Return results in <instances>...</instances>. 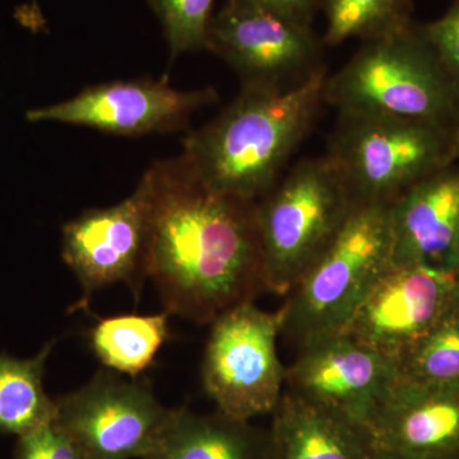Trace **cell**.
I'll list each match as a JSON object with an SVG mask.
<instances>
[{
	"mask_svg": "<svg viewBox=\"0 0 459 459\" xmlns=\"http://www.w3.org/2000/svg\"><path fill=\"white\" fill-rule=\"evenodd\" d=\"M150 202L148 279L165 312L198 325L265 290L258 202L214 192L183 155L144 172Z\"/></svg>",
	"mask_w": 459,
	"mask_h": 459,
	"instance_id": "6da1fadb",
	"label": "cell"
},
{
	"mask_svg": "<svg viewBox=\"0 0 459 459\" xmlns=\"http://www.w3.org/2000/svg\"><path fill=\"white\" fill-rule=\"evenodd\" d=\"M327 80L325 66L285 92L241 87L221 113L186 135L181 155L214 192L258 202L312 131Z\"/></svg>",
	"mask_w": 459,
	"mask_h": 459,
	"instance_id": "7a4b0ae2",
	"label": "cell"
},
{
	"mask_svg": "<svg viewBox=\"0 0 459 459\" xmlns=\"http://www.w3.org/2000/svg\"><path fill=\"white\" fill-rule=\"evenodd\" d=\"M325 102L338 113L383 115L459 131V89L415 22L362 41L328 75Z\"/></svg>",
	"mask_w": 459,
	"mask_h": 459,
	"instance_id": "3957f363",
	"label": "cell"
},
{
	"mask_svg": "<svg viewBox=\"0 0 459 459\" xmlns=\"http://www.w3.org/2000/svg\"><path fill=\"white\" fill-rule=\"evenodd\" d=\"M392 264L391 204L353 205L331 246L285 296L281 337L298 352L342 333Z\"/></svg>",
	"mask_w": 459,
	"mask_h": 459,
	"instance_id": "277c9868",
	"label": "cell"
},
{
	"mask_svg": "<svg viewBox=\"0 0 459 459\" xmlns=\"http://www.w3.org/2000/svg\"><path fill=\"white\" fill-rule=\"evenodd\" d=\"M325 156L355 204H392L404 190L458 161L457 132L437 124L338 113Z\"/></svg>",
	"mask_w": 459,
	"mask_h": 459,
	"instance_id": "5b68a950",
	"label": "cell"
},
{
	"mask_svg": "<svg viewBox=\"0 0 459 459\" xmlns=\"http://www.w3.org/2000/svg\"><path fill=\"white\" fill-rule=\"evenodd\" d=\"M353 205L327 156L296 164L258 201L267 292L286 296L331 246Z\"/></svg>",
	"mask_w": 459,
	"mask_h": 459,
	"instance_id": "8992f818",
	"label": "cell"
},
{
	"mask_svg": "<svg viewBox=\"0 0 459 459\" xmlns=\"http://www.w3.org/2000/svg\"><path fill=\"white\" fill-rule=\"evenodd\" d=\"M202 382L216 410L252 421L272 415L285 392L286 368L280 360V310L264 312L255 301L231 307L211 323Z\"/></svg>",
	"mask_w": 459,
	"mask_h": 459,
	"instance_id": "52a82bcc",
	"label": "cell"
},
{
	"mask_svg": "<svg viewBox=\"0 0 459 459\" xmlns=\"http://www.w3.org/2000/svg\"><path fill=\"white\" fill-rule=\"evenodd\" d=\"M175 411L157 400L144 383L104 369L77 391L57 398L54 422L86 459H147Z\"/></svg>",
	"mask_w": 459,
	"mask_h": 459,
	"instance_id": "ba28073f",
	"label": "cell"
},
{
	"mask_svg": "<svg viewBox=\"0 0 459 459\" xmlns=\"http://www.w3.org/2000/svg\"><path fill=\"white\" fill-rule=\"evenodd\" d=\"M325 42L312 26L228 0L213 14L205 50L221 57L241 87L294 90L325 68Z\"/></svg>",
	"mask_w": 459,
	"mask_h": 459,
	"instance_id": "9c48e42d",
	"label": "cell"
},
{
	"mask_svg": "<svg viewBox=\"0 0 459 459\" xmlns=\"http://www.w3.org/2000/svg\"><path fill=\"white\" fill-rule=\"evenodd\" d=\"M150 202L146 181L128 198L108 208L89 210L63 226L62 256L82 286L74 309H87L104 287L126 283L140 298L148 279Z\"/></svg>",
	"mask_w": 459,
	"mask_h": 459,
	"instance_id": "30bf717a",
	"label": "cell"
},
{
	"mask_svg": "<svg viewBox=\"0 0 459 459\" xmlns=\"http://www.w3.org/2000/svg\"><path fill=\"white\" fill-rule=\"evenodd\" d=\"M217 98L213 87L178 90L166 78L115 81L87 87L65 101L31 110L29 120L140 137L183 129L195 111L213 104Z\"/></svg>",
	"mask_w": 459,
	"mask_h": 459,
	"instance_id": "8fae6325",
	"label": "cell"
},
{
	"mask_svg": "<svg viewBox=\"0 0 459 459\" xmlns=\"http://www.w3.org/2000/svg\"><path fill=\"white\" fill-rule=\"evenodd\" d=\"M395 380L394 360L340 333L296 352L285 391L369 425Z\"/></svg>",
	"mask_w": 459,
	"mask_h": 459,
	"instance_id": "7c38bea8",
	"label": "cell"
},
{
	"mask_svg": "<svg viewBox=\"0 0 459 459\" xmlns=\"http://www.w3.org/2000/svg\"><path fill=\"white\" fill-rule=\"evenodd\" d=\"M455 276L419 265L392 264L342 332L395 364L452 309Z\"/></svg>",
	"mask_w": 459,
	"mask_h": 459,
	"instance_id": "4fadbf2b",
	"label": "cell"
},
{
	"mask_svg": "<svg viewBox=\"0 0 459 459\" xmlns=\"http://www.w3.org/2000/svg\"><path fill=\"white\" fill-rule=\"evenodd\" d=\"M369 428L379 459H459V385L395 380Z\"/></svg>",
	"mask_w": 459,
	"mask_h": 459,
	"instance_id": "5bb4252c",
	"label": "cell"
},
{
	"mask_svg": "<svg viewBox=\"0 0 459 459\" xmlns=\"http://www.w3.org/2000/svg\"><path fill=\"white\" fill-rule=\"evenodd\" d=\"M394 264L459 273V161L429 175L391 204Z\"/></svg>",
	"mask_w": 459,
	"mask_h": 459,
	"instance_id": "9a60e30c",
	"label": "cell"
},
{
	"mask_svg": "<svg viewBox=\"0 0 459 459\" xmlns=\"http://www.w3.org/2000/svg\"><path fill=\"white\" fill-rule=\"evenodd\" d=\"M268 434L272 459H379L369 425L287 391Z\"/></svg>",
	"mask_w": 459,
	"mask_h": 459,
	"instance_id": "2e32d148",
	"label": "cell"
},
{
	"mask_svg": "<svg viewBox=\"0 0 459 459\" xmlns=\"http://www.w3.org/2000/svg\"><path fill=\"white\" fill-rule=\"evenodd\" d=\"M147 459H272L268 429L180 407Z\"/></svg>",
	"mask_w": 459,
	"mask_h": 459,
	"instance_id": "e0dca14e",
	"label": "cell"
},
{
	"mask_svg": "<svg viewBox=\"0 0 459 459\" xmlns=\"http://www.w3.org/2000/svg\"><path fill=\"white\" fill-rule=\"evenodd\" d=\"M168 312L120 314L99 319L90 332V347L105 369L135 377L152 367L157 352L170 338Z\"/></svg>",
	"mask_w": 459,
	"mask_h": 459,
	"instance_id": "ac0fdd59",
	"label": "cell"
},
{
	"mask_svg": "<svg viewBox=\"0 0 459 459\" xmlns=\"http://www.w3.org/2000/svg\"><path fill=\"white\" fill-rule=\"evenodd\" d=\"M54 344L50 341L31 359L0 355V434L22 437L56 419V400L44 389Z\"/></svg>",
	"mask_w": 459,
	"mask_h": 459,
	"instance_id": "d6986e66",
	"label": "cell"
},
{
	"mask_svg": "<svg viewBox=\"0 0 459 459\" xmlns=\"http://www.w3.org/2000/svg\"><path fill=\"white\" fill-rule=\"evenodd\" d=\"M325 17L323 42L337 47L344 41L380 38L410 26L412 0H322Z\"/></svg>",
	"mask_w": 459,
	"mask_h": 459,
	"instance_id": "ffe728a7",
	"label": "cell"
},
{
	"mask_svg": "<svg viewBox=\"0 0 459 459\" xmlns=\"http://www.w3.org/2000/svg\"><path fill=\"white\" fill-rule=\"evenodd\" d=\"M398 382L459 385V313L451 309L395 364Z\"/></svg>",
	"mask_w": 459,
	"mask_h": 459,
	"instance_id": "44dd1931",
	"label": "cell"
},
{
	"mask_svg": "<svg viewBox=\"0 0 459 459\" xmlns=\"http://www.w3.org/2000/svg\"><path fill=\"white\" fill-rule=\"evenodd\" d=\"M159 18L171 57L205 50L214 0H148Z\"/></svg>",
	"mask_w": 459,
	"mask_h": 459,
	"instance_id": "7402d4cb",
	"label": "cell"
},
{
	"mask_svg": "<svg viewBox=\"0 0 459 459\" xmlns=\"http://www.w3.org/2000/svg\"><path fill=\"white\" fill-rule=\"evenodd\" d=\"M14 459H86L80 446L56 422L18 437Z\"/></svg>",
	"mask_w": 459,
	"mask_h": 459,
	"instance_id": "603a6c76",
	"label": "cell"
},
{
	"mask_svg": "<svg viewBox=\"0 0 459 459\" xmlns=\"http://www.w3.org/2000/svg\"><path fill=\"white\" fill-rule=\"evenodd\" d=\"M421 27L443 68L459 89V0H455L439 20Z\"/></svg>",
	"mask_w": 459,
	"mask_h": 459,
	"instance_id": "cb8c5ba5",
	"label": "cell"
},
{
	"mask_svg": "<svg viewBox=\"0 0 459 459\" xmlns=\"http://www.w3.org/2000/svg\"><path fill=\"white\" fill-rule=\"evenodd\" d=\"M237 2L270 12L299 25L312 27L314 17L322 9V0H237Z\"/></svg>",
	"mask_w": 459,
	"mask_h": 459,
	"instance_id": "d4e9b609",
	"label": "cell"
},
{
	"mask_svg": "<svg viewBox=\"0 0 459 459\" xmlns=\"http://www.w3.org/2000/svg\"><path fill=\"white\" fill-rule=\"evenodd\" d=\"M452 309L459 313V273L455 276V294H453Z\"/></svg>",
	"mask_w": 459,
	"mask_h": 459,
	"instance_id": "484cf974",
	"label": "cell"
},
{
	"mask_svg": "<svg viewBox=\"0 0 459 459\" xmlns=\"http://www.w3.org/2000/svg\"><path fill=\"white\" fill-rule=\"evenodd\" d=\"M457 157L459 161V131L457 132Z\"/></svg>",
	"mask_w": 459,
	"mask_h": 459,
	"instance_id": "4316f807",
	"label": "cell"
}]
</instances>
